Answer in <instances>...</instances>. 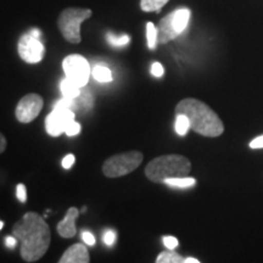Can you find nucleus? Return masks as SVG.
I'll return each mask as SVG.
<instances>
[{"label": "nucleus", "instance_id": "9", "mask_svg": "<svg viewBox=\"0 0 263 263\" xmlns=\"http://www.w3.org/2000/svg\"><path fill=\"white\" fill-rule=\"evenodd\" d=\"M43 99L38 94H27L20 100L16 107V118L21 123H29L41 114L43 108Z\"/></svg>", "mask_w": 263, "mask_h": 263}, {"label": "nucleus", "instance_id": "22", "mask_svg": "<svg viewBox=\"0 0 263 263\" xmlns=\"http://www.w3.org/2000/svg\"><path fill=\"white\" fill-rule=\"evenodd\" d=\"M106 39L111 45H114V47H124V45H127L130 41V38L128 37L127 34H122L120 35V37H116V35L111 34V33H108L106 35Z\"/></svg>", "mask_w": 263, "mask_h": 263}, {"label": "nucleus", "instance_id": "33", "mask_svg": "<svg viewBox=\"0 0 263 263\" xmlns=\"http://www.w3.org/2000/svg\"><path fill=\"white\" fill-rule=\"evenodd\" d=\"M184 263H199V259L188 257V258H184Z\"/></svg>", "mask_w": 263, "mask_h": 263}, {"label": "nucleus", "instance_id": "5", "mask_svg": "<svg viewBox=\"0 0 263 263\" xmlns=\"http://www.w3.org/2000/svg\"><path fill=\"white\" fill-rule=\"evenodd\" d=\"M190 11L188 9H178L164 16L157 25V42L159 44H166L177 37L188 27Z\"/></svg>", "mask_w": 263, "mask_h": 263}, {"label": "nucleus", "instance_id": "11", "mask_svg": "<svg viewBox=\"0 0 263 263\" xmlns=\"http://www.w3.org/2000/svg\"><path fill=\"white\" fill-rule=\"evenodd\" d=\"M78 215H80V211H78L76 207H71L68 209L67 213L64 217V219L58 224V233L60 234L62 238H73L77 233V229H76V219H77Z\"/></svg>", "mask_w": 263, "mask_h": 263}, {"label": "nucleus", "instance_id": "7", "mask_svg": "<svg viewBox=\"0 0 263 263\" xmlns=\"http://www.w3.org/2000/svg\"><path fill=\"white\" fill-rule=\"evenodd\" d=\"M62 68H64L65 76L67 80L73 82L80 88H84L89 81L91 73L89 62L81 55H68L62 61Z\"/></svg>", "mask_w": 263, "mask_h": 263}, {"label": "nucleus", "instance_id": "1", "mask_svg": "<svg viewBox=\"0 0 263 263\" xmlns=\"http://www.w3.org/2000/svg\"><path fill=\"white\" fill-rule=\"evenodd\" d=\"M12 234L21 242V256L26 262H35L48 251L50 228L42 216L27 212L12 227Z\"/></svg>", "mask_w": 263, "mask_h": 263}, {"label": "nucleus", "instance_id": "23", "mask_svg": "<svg viewBox=\"0 0 263 263\" xmlns=\"http://www.w3.org/2000/svg\"><path fill=\"white\" fill-rule=\"evenodd\" d=\"M80 132H81V124L76 122L74 120L71 121V122L67 124V127H66V129H65V133L67 134L68 137L77 136V134H80Z\"/></svg>", "mask_w": 263, "mask_h": 263}, {"label": "nucleus", "instance_id": "32", "mask_svg": "<svg viewBox=\"0 0 263 263\" xmlns=\"http://www.w3.org/2000/svg\"><path fill=\"white\" fill-rule=\"evenodd\" d=\"M0 139H2V147H0V153H3V151L5 150V146H6V140H5V138H4V136H2L0 137Z\"/></svg>", "mask_w": 263, "mask_h": 263}, {"label": "nucleus", "instance_id": "13", "mask_svg": "<svg viewBox=\"0 0 263 263\" xmlns=\"http://www.w3.org/2000/svg\"><path fill=\"white\" fill-rule=\"evenodd\" d=\"M60 88H61L62 97L67 99H76L81 94V89H82V88L78 87V85H76L73 82L67 80V78H65V80L61 81Z\"/></svg>", "mask_w": 263, "mask_h": 263}, {"label": "nucleus", "instance_id": "4", "mask_svg": "<svg viewBox=\"0 0 263 263\" xmlns=\"http://www.w3.org/2000/svg\"><path fill=\"white\" fill-rule=\"evenodd\" d=\"M91 15H93V11L89 9H65L58 20V26L62 37L72 44L81 43V25L87 18L91 17Z\"/></svg>", "mask_w": 263, "mask_h": 263}, {"label": "nucleus", "instance_id": "28", "mask_svg": "<svg viewBox=\"0 0 263 263\" xmlns=\"http://www.w3.org/2000/svg\"><path fill=\"white\" fill-rule=\"evenodd\" d=\"M151 73L155 76V77H162L163 76L162 65L159 64V62H154L153 66H151Z\"/></svg>", "mask_w": 263, "mask_h": 263}, {"label": "nucleus", "instance_id": "30", "mask_svg": "<svg viewBox=\"0 0 263 263\" xmlns=\"http://www.w3.org/2000/svg\"><path fill=\"white\" fill-rule=\"evenodd\" d=\"M250 147H251V149H262L263 147V136L255 138V139L250 143Z\"/></svg>", "mask_w": 263, "mask_h": 263}, {"label": "nucleus", "instance_id": "6", "mask_svg": "<svg viewBox=\"0 0 263 263\" xmlns=\"http://www.w3.org/2000/svg\"><path fill=\"white\" fill-rule=\"evenodd\" d=\"M143 162V154L140 151H127L107 159L103 164V172L108 178L126 176L137 170Z\"/></svg>", "mask_w": 263, "mask_h": 263}, {"label": "nucleus", "instance_id": "20", "mask_svg": "<svg viewBox=\"0 0 263 263\" xmlns=\"http://www.w3.org/2000/svg\"><path fill=\"white\" fill-rule=\"evenodd\" d=\"M146 38H147V47L151 50L156 48V45L159 44L157 42V27L153 22H147L146 24Z\"/></svg>", "mask_w": 263, "mask_h": 263}, {"label": "nucleus", "instance_id": "16", "mask_svg": "<svg viewBox=\"0 0 263 263\" xmlns=\"http://www.w3.org/2000/svg\"><path fill=\"white\" fill-rule=\"evenodd\" d=\"M76 103H77L78 110L83 108L85 111H89L93 107V97H91L89 90H81V94L74 99Z\"/></svg>", "mask_w": 263, "mask_h": 263}, {"label": "nucleus", "instance_id": "29", "mask_svg": "<svg viewBox=\"0 0 263 263\" xmlns=\"http://www.w3.org/2000/svg\"><path fill=\"white\" fill-rule=\"evenodd\" d=\"M82 239H83V241L85 242L87 245H90L93 246L95 244V238L94 235L91 234L89 232H82Z\"/></svg>", "mask_w": 263, "mask_h": 263}, {"label": "nucleus", "instance_id": "27", "mask_svg": "<svg viewBox=\"0 0 263 263\" xmlns=\"http://www.w3.org/2000/svg\"><path fill=\"white\" fill-rule=\"evenodd\" d=\"M74 161H76L74 155H72V154H68V155L65 156L64 160H62V167H64V168H66V170L71 168V167L74 164Z\"/></svg>", "mask_w": 263, "mask_h": 263}, {"label": "nucleus", "instance_id": "21", "mask_svg": "<svg viewBox=\"0 0 263 263\" xmlns=\"http://www.w3.org/2000/svg\"><path fill=\"white\" fill-rule=\"evenodd\" d=\"M52 108H67V110H72L76 112V111L78 110V106H77V103H76L74 99H67V98L62 97V99L58 100L57 103L54 104Z\"/></svg>", "mask_w": 263, "mask_h": 263}, {"label": "nucleus", "instance_id": "2", "mask_svg": "<svg viewBox=\"0 0 263 263\" xmlns=\"http://www.w3.org/2000/svg\"><path fill=\"white\" fill-rule=\"evenodd\" d=\"M176 114H183L189 118L190 128L203 137H219L224 130L221 118L212 108L197 99H184L176 106Z\"/></svg>", "mask_w": 263, "mask_h": 263}, {"label": "nucleus", "instance_id": "17", "mask_svg": "<svg viewBox=\"0 0 263 263\" xmlns=\"http://www.w3.org/2000/svg\"><path fill=\"white\" fill-rule=\"evenodd\" d=\"M170 0H140V8L145 12L160 11Z\"/></svg>", "mask_w": 263, "mask_h": 263}, {"label": "nucleus", "instance_id": "34", "mask_svg": "<svg viewBox=\"0 0 263 263\" xmlns=\"http://www.w3.org/2000/svg\"><path fill=\"white\" fill-rule=\"evenodd\" d=\"M29 33H31V34L33 35V37H35V38H41V32H39L38 29H32V31L29 32Z\"/></svg>", "mask_w": 263, "mask_h": 263}, {"label": "nucleus", "instance_id": "26", "mask_svg": "<svg viewBox=\"0 0 263 263\" xmlns=\"http://www.w3.org/2000/svg\"><path fill=\"white\" fill-rule=\"evenodd\" d=\"M16 196H17V199L21 202H26V200H27V192H26V186L24 184H18L16 186Z\"/></svg>", "mask_w": 263, "mask_h": 263}, {"label": "nucleus", "instance_id": "10", "mask_svg": "<svg viewBox=\"0 0 263 263\" xmlns=\"http://www.w3.org/2000/svg\"><path fill=\"white\" fill-rule=\"evenodd\" d=\"M74 111L67 108H52V111L45 120V128L49 136L59 137L65 133L66 127L71 121L74 120Z\"/></svg>", "mask_w": 263, "mask_h": 263}, {"label": "nucleus", "instance_id": "31", "mask_svg": "<svg viewBox=\"0 0 263 263\" xmlns=\"http://www.w3.org/2000/svg\"><path fill=\"white\" fill-rule=\"evenodd\" d=\"M5 245L9 249H14L17 245V238L16 236H8V238H5Z\"/></svg>", "mask_w": 263, "mask_h": 263}, {"label": "nucleus", "instance_id": "25", "mask_svg": "<svg viewBox=\"0 0 263 263\" xmlns=\"http://www.w3.org/2000/svg\"><path fill=\"white\" fill-rule=\"evenodd\" d=\"M116 241V233L114 230H106L104 233V242L107 246H112Z\"/></svg>", "mask_w": 263, "mask_h": 263}, {"label": "nucleus", "instance_id": "24", "mask_svg": "<svg viewBox=\"0 0 263 263\" xmlns=\"http://www.w3.org/2000/svg\"><path fill=\"white\" fill-rule=\"evenodd\" d=\"M162 241L163 245L168 250H174L178 246V239L174 238V236H163Z\"/></svg>", "mask_w": 263, "mask_h": 263}, {"label": "nucleus", "instance_id": "15", "mask_svg": "<svg viewBox=\"0 0 263 263\" xmlns=\"http://www.w3.org/2000/svg\"><path fill=\"white\" fill-rule=\"evenodd\" d=\"M164 183L174 188H192L195 185L196 180L192 177H177V178H170L164 180Z\"/></svg>", "mask_w": 263, "mask_h": 263}, {"label": "nucleus", "instance_id": "3", "mask_svg": "<svg viewBox=\"0 0 263 263\" xmlns=\"http://www.w3.org/2000/svg\"><path fill=\"white\" fill-rule=\"evenodd\" d=\"M192 170L189 159L182 155H163L156 157L145 167V176L153 183H164V180L177 177H188Z\"/></svg>", "mask_w": 263, "mask_h": 263}, {"label": "nucleus", "instance_id": "12", "mask_svg": "<svg viewBox=\"0 0 263 263\" xmlns=\"http://www.w3.org/2000/svg\"><path fill=\"white\" fill-rule=\"evenodd\" d=\"M90 261L88 250L83 245L76 244L68 248L60 258V263H88Z\"/></svg>", "mask_w": 263, "mask_h": 263}, {"label": "nucleus", "instance_id": "19", "mask_svg": "<svg viewBox=\"0 0 263 263\" xmlns=\"http://www.w3.org/2000/svg\"><path fill=\"white\" fill-rule=\"evenodd\" d=\"M174 128H176V132H177V134H178V136H185L186 132H188V129L190 128L189 118L183 114L177 115Z\"/></svg>", "mask_w": 263, "mask_h": 263}, {"label": "nucleus", "instance_id": "14", "mask_svg": "<svg viewBox=\"0 0 263 263\" xmlns=\"http://www.w3.org/2000/svg\"><path fill=\"white\" fill-rule=\"evenodd\" d=\"M91 74H93L94 80L100 82V83H108V82L114 80L111 71L108 70L107 67H105V66H101V65L95 66L93 71H91Z\"/></svg>", "mask_w": 263, "mask_h": 263}, {"label": "nucleus", "instance_id": "8", "mask_svg": "<svg viewBox=\"0 0 263 263\" xmlns=\"http://www.w3.org/2000/svg\"><path fill=\"white\" fill-rule=\"evenodd\" d=\"M20 58L27 64H38L44 58L45 48L39 41V38L33 37L31 33L24 34L18 41Z\"/></svg>", "mask_w": 263, "mask_h": 263}, {"label": "nucleus", "instance_id": "18", "mask_svg": "<svg viewBox=\"0 0 263 263\" xmlns=\"http://www.w3.org/2000/svg\"><path fill=\"white\" fill-rule=\"evenodd\" d=\"M157 263H184V258L182 256L176 254L173 250L170 251H163L157 256L156 258Z\"/></svg>", "mask_w": 263, "mask_h": 263}]
</instances>
